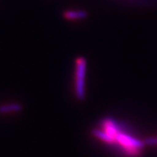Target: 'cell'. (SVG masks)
Returning <instances> with one entry per match:
<instances>
[{
  "mask_svg": "<svg viewBox=\"0 0 157 157\" xmlns=\"http://www.w3.org/2000/svg\"><path fill=\"white\" fill-rule=\"evenodd\" d=\"M22 110V106L19 103H9L0 106V113L8 114L12 112H19Z\"/></svg>",
  "mask_w": 157,
  "mask_h": 157,
  "instance_id": "obj_4",
  "label": "cell"
},
{
  "mask_svg": "<svg viewBox=\"0 0 157 157\" xmlns=\"http://www.w3.org/2000/svg\"><path fill=\"white\" fill-rule=\"evenodd\" d=\"M145 145H157V136L147 137L144 140H143Z\"/></svg>",
  "mask_w": 157,
  "mask_h": 157,
  "instance_id": "obj_5",
  "label": "cell"
},
{
  "mask_svg": "<svg viewBox=\"0 0 157 157\" xmlns=\"http://www.w3.org/2000/svg\"><path fill=\"white\" fill-rule=\"evenodd\" d=\"M100 128L113 140L112 146L117 148L126 157H140L144 147V143L140 139L128 133L120 124L112 119H106Z\"/></svg>",
  "mask_w": 157,
  "mask_h": 157,
  "instance_id": "obj_1",
  "label": "cell"
},
{
  "mask_svg": "<svg viewBox=\"0 0 157 157\" xmlns=\"http://www.w3.org/2000/svg\"><path fill=\"white\" fill-rule=\"evenodd\" d=\"M86 60L83 58L77 59L75 62V91L78 99L85 97V77H86Z\"/></svg>",
  "mask_w": 157,
  "mask_h": 157,
  "instance_id": "obj_2",
  "label": "cell"
},
{
  "mask_svg": "<svg viewBox=\"0 0 157 157\" xmlns=\"http://www.w3.org/2000/svg\"><path fill=\"white\" fill-rule=\"evenodd\" d=\"M65 19L68 20H76V19H82L86 18L87 12L82 10H70L65 11L63 14Z\"/></svg>",
  "mask_w": 157,
  "mask_h": 157,
  "instance_id": "obj_3",
  "label": "cell"
}]
</instances>
